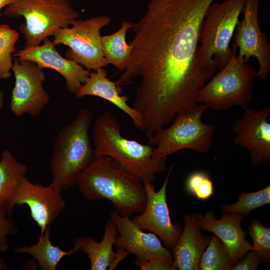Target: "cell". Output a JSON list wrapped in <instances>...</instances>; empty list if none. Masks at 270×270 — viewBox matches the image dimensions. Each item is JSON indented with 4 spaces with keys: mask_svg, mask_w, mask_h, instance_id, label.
<instances>
[{
    "mask_svg": "<svg viewBox=\"0 0 270 270\" xmlns=\"http://www.w3.org/2000/svg\"><path fill=\"white\" fill-rule=\"evenodd\" d=\"M12 70L15 83L9 106L11 112L16 117L26 114L38 116L50 100L44 87V68L32 61L15 58Z\"/></svg>",
    "mask_w": 270,
    "mask_h": 270,
    "instance_id": "cell-11",
    "label": "cell"
},
{
    "mask_svg": "<svg viewBox=\"0 0 270 270\" xmlns=\"http://www.w3.org/2000/svg\"><path fill=\"white\" fill-rule=\"evenodd\" d=\"M2 14L9 18H24L19 26L25 40L24 48L40 45L80 16L70 0H14L3 9Z\"/></svg>",
    "mask_w": 270,
    "mask_h": 270,
    "instance_id": "cell-5",
    "label": "cell"
},
{
    "mask_svg": "<svg viewBox=\"0 0 270 270\" xmlns=\"http://www.w3.org/2000/svg\"><path fill=\"white\" fill-rule=\"evenodd\" d=\"M56 46L48 38L42 45L18 50L12 56L32 61L42 68L55 70L64 78L68 91L75 94L86 82L90 72L76 62L62 57L56 50Z\"/></svg>",
    "mask_w": 270,
    "mask_h": 270,
    "instance_id": "cell-16",
    "label": "cell"
},
{
    "mask_svg": "<svg viewBox=\"0 0 270 270\" xmlns=\"http://www.w3.org/2000/svg\"><path fill=\"white\" fill-rule=\"evenodd\" d=\"M50 228L48 226L36 244L30 246L17 247L14 250L17 254L25 253L32 256L42 270H55L63 258L76 252L74 248L64 251L58 246H54L50 240Z\"/></svg>",
    "mask_w": 270,
    "mask_h": 270,
    "instance_id": "cell-21",
    "label": "cell"
},
{
    "mask_svg": "<svg viewBox=\"0 0 270 270\" xmlns=\"http://www.w3.org/2000/svg\"><path fill=\"white\" fill-rule=\"evenodd\" d=\"M131 26V22L124 21L117 32L101 38L102 52L107 64H112L120 70L125 69L132 48V44H128L126 40V32Z\"/></svg>",
    "mask_w": 270,
    "mask_h": 270,
    "instance_id": "cell-22",
    "label": "cell"
},
{
    "mask_svg": "<svg viewBox=\"0 0 270 270\" xmlns=\"http://www.w3.org/2000/svg\"><path fill=\"white\" fill-rule=\"evenodd\" d=\"M4 104V94L0 90V112L3 108Z\"/></svg>",
    "mask_w": 270,
    "mask_h": 270,
    "instance_id": "cell-35",
    "label": "cell"
},
{
    "mask_svg": "<svg viewBox=\"0 0 270 270\" xmlns=\"http://www.w3.org/2000/svg\"><path fill=\"white\" fill-rule=\"evenodd\" d=\"M247 252L244 256L234 265L232 270H256L261 261L252 250Z\"/></svg>",
    "mask_w": 270,
    "mask_h": 270,
    "instance_id": "cell-30",
    "label": "cell"
},
{
    "mask_svg": "<svg viewBox=\"0 0 270 270\" xmlns=\"http://www.w3.org/2000/svg\"><path fill=\"white\" fill-rule=\"evenodd\" d=\"M241 118L232 126L236 136L233 139L236 145L247 149L254 166L270 162V106H265L256 110L248 107Z\"/></svg>",
    "mask_w": 270,
    "mask_h": 270,
    "instance_id": "cell-14",
    "label": "cell"
},
{
    "mask_svg": "<svg viewBox=\"0 0 270 270\" xmlns=\"http://www.w3.org/2000/svg\"><path fill=\"white\" fill-rule=\"evenodd\" d=\"M174 164L173 162L170 166L158 191H156L152 182L142 183L146 194V205L142 212L131 218L140 229L150 230L158 236L166 248L170 250L176 246L182 230L179 223L172 222L166 200L167 186Z\"/></svg>",
    "mask_w": 270,
    "mask_h": 270,
    "instance_id": "cell-12",
    "label": "cell"
},
{
    "mask_svg": "<svg viewBox=\"0 0 270 270\" xmlns=\"http://www.w3.org/2000/svg\"><path fill=\"white\" fill-rule=\"evenodd\" d=\"M232 56L226 65L200 90L196 102L215 111L237 106L244 109L252 100L256 71L248 62H241L232 44Z\"/></svg>",
    "mask_w": 270,
    "mask_h": 270,
    "instance_id": "cell-6",
    "label": "cell"
},
{
    "mask_svg": "<svg viewBox=\"0 0 270 270\" xmlns=\"http://www.w3.org/2000/svg\"><path fill=\"white\" fill-rule=\"evenodd\" d=\"M2 253L0 252V254ZM8 267L6 262L2 258H0V270H8Z\"/></svg>",
    "mask_w": 270,
    "mask_h": 270,
    "instance_id": "cell-34",
    "label": "cell"
},
{
    "mask_svg": "<svg viewBox=\"0 0 270 270\" xmlns=\"http://www.w3.org/2000/svg\"><path fill=\"white\" fill-rule=\"evenodd\" d=\"M234 265L226 246L214 234L202 256L199 270H231Z\"/></svg>",
    "mask_w": 270,
    "mask_h": 270,
    "instance_id": "cell-24",
    "label": "cell"
},
{
    "mask_svg": "<svg viewBox=\"0 0 270 270\" xmlns=\"http://www.w3.org/2000/svg\"><path fill=\"white\" fill-rule=\"evenodd\" d=\"M248 233L253 240L252 250L259 257L261 262L270 260V229L258 220L251 221L248 226Z\"/></svg>",
    "mask_w": 270,
    "mask_h": 270,
    "instance_id": "cell-27",
    "label": "cell"
},
{
    "mask_svg": "<svg viewBox=\"0 0 270 270\" xmlns=\"http://www.w3.org/2000/svg\"><path fill=\"white\" fill-rule=\"evenodd\" d=\"M19 38L18 32L7 24H0V80L12 75V54L16 51V44Z\"/></svg>",
    "mask_w": 270,
    "mask_h": 270,
    "instance_id": "cell-26",
    "label": "cell"
},
{
    "mask_svg": "<svg viewBox=\"0 0 270 270\" xmlns=\"http://www.w3.org/2000/svg\"><path fill=\"white\" fill-rule=\"evenodd\" d=\"M62 190L54 182L45 186L39 183H33L24 176L17 183L2 208L10 217L15 206H28L31 217L40 228V238L46 228L50 226L65 208Z\"/></svg>",
    "mask_w": 270,
    "mask_h": 270,
    "instance_id": "cell-10",
    "label": "cell"
},
{
    "mask_svg": "<svg viewBox=\"0 0 270 270\" xmlns=\"http://www.w3.org/2000/svg\"><path fill=\"white\" fill-rule=\"evenodd\" d=\"M110 218L116 225L118 234L114 246L117 248L138 258L173 266L172 252L162 245L156 234L143 232L130 216H122L115 210L110 212Z\"/></svg>",
    "mask_w": 270,
    "mask_h": 270,
    "instance_id": "cell-15",
    "label": "cell"
},
{
    "mask_svg": "<svg viewBox=\"0 0 270 270\" xmlns=\"http://www.w3.org/2000/svg\"><path fill=\"white\" fill-rule=\"evenodd\" d=\"M208 108L206 104H196L178 114L168 128L156 130L148 138V144L154 147V158L166 157L184 149L208 152L212 144L214 126L202 120Z\"/></svg>",
    "mask_w": 270,
    "mask_h": 270,
    "instance_id": "cell-8",
    "label": "cell"
},
{
    "mask_svg": "<svg viewBox=\"0 0 270 270\" xmlns=\"http://www.w3.org/2000/svg\"><path fill=\"white\" fill-rule=\"evenodd\" d=\"M244 0L212 2L202 22L199 54L206 64L222 70L230 60V43L239 22Z\"/></svg>",
    "mask_w": 270,
    "mask_h": 270,
    "instance_id": "cell-7",
    "label": "cell"
},
{
    "mask_svg": "<svg viewBox=\"0 0 270 270\" xmlns=\"http://www.w3.org/2000/svg\"><path fill=\"white\" fill-rule=\"evenodd\" d=\"M184 228L171 252L173 266L177 270H198L202 256L212 236L201 232L196 214H188L184 218Z\"/></svg>",
    "mask_w": 270,
    "mask_h": 270,
    "instance_id": "cell-18",
    "label": "cell"
},
{
    "mask_svg": "<svg viewBox=\"0 0 270 270\" xmlns=\"http://www.w3.org/2000/svg\"><path fill=\"white\" fill-rule=\"evenodd\" d=\"M93 116L90 109L82 108L55 138L50 159L52 182L62 190L76 185L80 174L96 156L88 134Z\"/></svg>",
    "mask_w": 270,
    "mask_h": 270,
    "instance_id": "cell-4",
    "label": "cell"
},
{
    "mask_svg": "<svg viewBox=\"0 0 270 270\" xmlns=\"http://www.w3.org/2000/svg\"><path fill=\"white\" fill-rule=\"evenodd\" d=\"M14 0H0V18L2 16V10L8 4L13 2Z\"/></svg>",
    "mask_w": 270,
    "mask_h": 270,
    "instance_id": "cell-33",
    "label": "cell"
},
{
    "mask_svg": "<svg viewBox=\"0 0 270 270\" xmlns=\"http://www.w3.org/2000/svg\"><path fill=\"white\" fill-rule=\"evenodd\" d=\"M214 1L151 0L144 14L131 22L132 48L116 82L125 86L140 78L132 107L146 138L195 106L200 90L218 69L199 54L202 22Z\"/></svg>",
    "mask_w": 270,
    "mask_h": 270,
    "instance_id": "cell-1",
    "label": "cell"
},
{
    "mask_svg": "<svg viewBox=\"0 0 270 270\" xmlns=\"http://www.w3.org/2000/svg\"><path fill=\"white\" fill-rule=\"evenodd\" d=\"M121 86L116 82L107 78V72L101 68L90 72L86 82L75 94L78 98L88 96H96L106 100L126 114L132 120L134 126L140 129L142 126V118L140 113L128 102L127 96L122 95Z\"/></svg>",
    "mask_w": 270,
    "mask_h": 270,
    "instance_id": "cell-19",
    "label": "cell"
},
{
    "mask_svg": "<svg viewBox=\"0 0 270 270\" xmlns=\"http://www.w3.org/2000/svg\"><path fill=\"white\" fill-rule=\"evenodd\" d=\"M201 230L212 232L226 246L234 264L252 250V246L246 238V232L241 227L244 217L237 213H223L217 220L212 212L203 215L196 214Z\"/></svg>",
    "mask_w": 270,
    "mask_h": 270,
    "instance_id": "cell-17",
    "label": "cell"
},
{
    "mask_svg": "<svg viewBox=\"0 0 270 270\" xmlns=\"http://www.w3.org/2000/svg\"><path fill=\"white\" fill-rule=\"evenodd\" d=\"M28 167L10 150H4L0 158V208H3L19 180L26 176Z\"/></svg>",
    "mask_w": 270,
    "mask_h": 270,
    "instance_id": "cell-23",
    "label": "cell"
},
{
    "mask_svg": "<svg viewBox=\"0 0 270 270\" xmlns=\"http://www.w3.org/2000/svg\"><path fill=\"white\" fill-rule=\"evenodd\" d=\"M128 254V252L124 250L122 248H117L114 259L108 270H112L114 269L118 264L124 260L127 256Z\"/></svg>",
    "mask_w": 270,
    "mask_h": 270,
    "instance_id": "cell-32",
    "label": "cell"
},
{
    "mask_svg": "<svg viewBox=\"0 0 270 270\" xmlns=\"http://www.w3.org/2000/svg\"><path fill=\"white\" fill-rule=\"evenodd\" d=\"M76 184L86 200L106 199L122 216L140 213L146 205L143 184L109 156H96L80 174Z\"/></svg>",
    "mask_w": 270,
    "mask_h": 270,
    "instance_id": "cell-2",
    "label": "cell"
},
{
    "mask_svg": "<svg viewBox=\"0 0 270 270\" xmlns=\"http://www.w3.org/2000/svg\"><path fill=\"white\" fill-rule=\"evenodd\" d=\"M134 264L142 270H176L172 266L136 257Z\"/></svg>",
    "mask_w": 270,
    "mask_h": 270,
    "instance_id": "cell-31",
    "label": "cell"
},
{
    "mask_svg": "<svg viewBox=\"0 0 270 270\" xmlns=\"http://www.w3.org/2000/svg\"><path fill=\"white\" fill-rule=\"evenodd\" d=\"M117 234L116 225L110 218L105 225L103 238L100 242H98L91 237H80L74 240L73 248L76 253L82 251L87 254L91 270H108L116 256L113 246Z\"/></svg>",
    "mask_w": 270,
    "mask_h": 270,
    "instance_id": "cell-20",
    "label": "cell"
},
{
    "mask_svg": "<svg viewBox=\"0 0 270 270\" xmlns=\"http://www.w3.org/2000/svg\"><path fill=\"white\" fill-rule=\"evenodd\" d=\"M186 188L190 194L199 200H206L214 194L211 179L206 173L202 171L194 172L188 176Z\"/></svg>",
    "mask_w": 270,
    "mask_h": 270,
    "instance_id": "cell-28",
    "label": "cell"
},
{
    "mask_svg": "<svg viewBox=\"0 0 270 270\" xmlns=\"http://www.w3.org/2000/svg\"><path fill=\"white\" fill-rule=\"evenodd\" d=\"M110 21L108 16L76 20L71 27L58 30L53 35L52 42L56 46L62 44L69 47L66 58L96 71L108 65L104 56L100 32Z\"/></svg>",
    "mask_w": 270,
    "mask_h": 270,
    "instance_id": "cell-9",
    "label": "cell"
},
{
    "mask_svg": "<svg viewBox=\"0 0 270 270\" xmlns=\"http://www.w3.org/2000/svg\"><path fill=\"white\" fill-rule=\"evenodd\" d=\"M92 142L96 156H109L143 183L156 180L166 168V157L156 158L154 147L123 136L121 127L106 110L94 121Z\"/></svg>",
    "mask_w": 270,
    "mask_h": 270,
    "instance_id": "cell-3",
    "label": "cell"
},
{
    "mask_svg": "<svg viewBox=\"0 0 270 270\" xmlns=\"http://www.w3.org/2000/svg\"><path fill=\"white\" fill-rule=\"evenodd\" d=\"M270 202V185L252 192H240L236 202L231 204H223V213L240 214L243 216L248 215L253 210L262 206Z\"/></svg>",
    "mask_w": 270,
    "mask_h": 270,
    "instance_id": "cell-25",
    "label": "cell"
},
{
    "mask_svg": "<svg viewBox=\"0 0 270 270\" xmlns=\"http://www.w3.org/2000/svg\"><path fill=\"white\" fill-rule=\"evenodd\" d=\"M18 230L14 220H11L2 208H0V252H5L10 244L8 236L15 234Z\"/></svg>",
    "mask_w": 270,
    "mask_h": 270,
    "instance_id": "cell-29",
    "label": "cell"
},
{
    "mask_svg": "<svg viewBox=\"0 0 270 270\" xmlns=\"http://www.w3.org/2000/svg\"><path fill=\"white\" fill-rule=\"evenodd\" d=\"M260 0H244L242 12L244 18L238 22L234 34V42L238 48V59L248 62L250 57L258 60L256 77L265 80L270 70V46L266 34L258 23Z\"/></svg>",
    "mask_w": 270,
    "mask_h": 270,
    "instance_id": "cell-13",
    "label": "cell"
}]
</instances>
